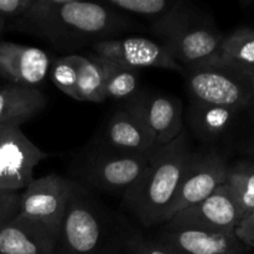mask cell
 Returning a JSON list of instances; mask_svg holds the SVG:
<instances>
[{
  "instance_id": "obj_3",
  "label": "cell",
  "mask_w": 254,
  "mask_h": 254,
  "mask_svg": "<svg viewBox=\"0 0 254 254\" xmlns=\"http://www.w3.org/2000/svg\"><path fill=\"white\" fill-rule=\"evenodd\" d=\"M130 228L93 192L71 180L55 254H123Z\"/></svg>"
},
{
  "instance_id": "obj_22",
  "label": "cell",
  "mask_w": 254,
  "mask_h": 254,
  "mask_svg": "<svg viewBox=\"0 0 254 254\" xmlns=\"http://www.w3.org/2000/svg\"><path fill=\"white\" fill-rule=\"evenodd\" d=\"M107 6L119 12L138 15L150 21V27L168 19L179 6L180 0H107Z\"/></svg>"
},
{
  "instance_id": "obj_2",
  "label": "cell",
  "mask_w": 254,
  "mask_h": 254,
  "mask_svg": "<svg viewBox=\"0 0 254 254\" xmlns=\"http://www.w3.org/2000/svg\"><path fill=\"white\" fill-rule=\"evenodd\" d=\"M191 151L186 130L168 145L158 146L138 181L122 196L124 210L143 227L166 222Z\"/></svg>"
},
{
  "instance_id": "obj_7",
  "label": "cell",
  "mask_w": 254,
  "mask_h": 254,
  "mask_svg": "<svg viewBox=\"0 0 254 254\" xmlns=\"http://www.w3.org/2000/svg\"><path fill=\"white\" fill-rule=\"evenodd\" d=\"M71 180L57 174L34 179L21 192L19 216L59 235L67 202Z\"/></svg>"
},
{
  "instance_id": "obj_11",
  "label": "cell",
  "mask_w": 254,
  "mask_h": 254,
  "mask_svg": "<svg viewBox=\"0 0 254 254\" xmlns=\"http://www.w3.org/2000/svg\"><path fill=\"white\" fill-rule=\"evenodd\" d=\"M93 54L133 69L161 68L184 73L166 47L156 40L141 36L113 37L91 46Z\"/></svg>"
},
{
  "instance_id": "obj_19",
  "label": "cell",
  "mask_w": 254,
  "mask_h": 254,
  "mask_svg": "<svg viewBox=\"0 0 254 254\" xmlns=\"http://www.w3.org/2000/svg\"><path fill=\"white\" fill-rule=\"evenodd\" d=\"M93 56L103 72V92L106 101L114 99L127 103L141 91L138 69L122 66L94 54Z\"/></svg>"
},
{
  "instance_id": "obj_18",
  "label": "cell",
  "mask_w": 254,
  "mask_h": 254,
  "mask_svg": "<svg viewBox=\"0 0 254 254\" xmlns=\"http://www.w3.org/2000/svg\"><path fill=\"white\" fill-rule=\"evenodd\" d=\"M242 113L243 111L237 108L213 106L190 99L188 123L195 136L203 143L210 144L230 131Z\"/></svg>"
},
{
  "instance_id": "obj_5",
  "label": "cell",
  "mask_w": 254,
  "mask_h": 254,
  "mask_svg": "<svg viewBox=\"0 0 254 254\" xmlns=\"http://www.w3.org/2000/svg\"><path fill=\"white\" fill-rule=\"evenodd\" d=\"M150 155L114 153L91 143L74 158L69 180L91 192L123 196L144 173Z\"/></svg>"
},
{
  "instance_id": "obj_31",
  "label": "cell",
  "mask_w": 254,
  "mask_h": 254,
  "mask_svg": "<svg viewBox=\"0 0 254 254\" xmlns=\"http://www.w3.org/2000/svg\"><path fill=\"white\" fill-rule=\"evenodd\" d=\"M250 251L251 250H248V248H247V250L242 251V252H240V253H237V254H250Z\"/></svg>"
},
{
  "instance_id": "obj_30",
  "label": "cell",
  "mask_w": 254,
  "mask_h": 254,
  "mask_svg": "<svg viewBox=\"0 0 254 254\" xmlns=\"http://www.w3.org/2000/svg\"><path fill=\"white\" fill-rule=\"evenodd\" d=\"M5 31H6V22H5L4 20L0 19V37H1V35L4 34Z\"/></svg>"
},
{
  "instance_id": "obj_13",
  "label": "cell",
  "mask_w": 254,
  "mask_h": 254,
  "mask_svg": "<svg viewBox=\"0 0 254 254\" xmlns=\"http://www.w3.org/2000/svg\"><path fill=\"white\" fill-rule=\"evenodd\" d=\"M155 238L175 254H237L247 250L236 235L170 222L160 226Z\"/></svg>"
},
{
  "instance_id": "obj_1",
  "label": "cell",
  "mask_w": 254,
  "mask_h": 254,
  "mask_svg": "<svg viewBox=\"0 0 254 254\" xmlns=\"http://www.w3.org/2000/svg\"><path fill=\"white\" fill-rule=\"evenodd\" d=\"M134 26L131 20L104 2L34 0L29 12L7 29L34 35L57 51H73L118 37Z\"/></svg>"
},
{
  "instance_id": "obj_25",
  "label": "cell",
  "mask_w": 254,
  "mask_h": 254,
  "mask_svg": "<svg viewBox=\"0 0 254 254\" xmlns=\"http://www.w3.org/2000/svg\"><path fill=\"white\" fill-rule=\"evenodd\" d=\"M123 254H175L155 237H148L130 228Z\"/></svg>"
},
{
  "instance_id": "obj_28",
  "label": "cell",
  "mask_w": 254,
  "mask_h": 254,
  "mask_svg": "<svg viewBox=\"0 0 254 254\" xmlns=\"http://www.w3.org/2000/svg\"><path fill=\"white\" fill-rule=\"evenodd\" d=\"M236 237L248 250L254 248V211L250 216L241 221L235 231Z\"/></svg>"
},
{
  "instance_id": "obj_26",
  "label": "cell",
  "mask_w": 254,
  "mask_h": 254,
  "mask_svg": "<svg viewBox=\"0 0 254 254\" xmlns=\"http://www.w3.org/2000/svg\"><path fill=\"white\" fill-rule=\"evenodd\" d=\"M34 0H0V19L10 25L20 21L31 9Z\"/></svg>"
},
{
  "instance_id": "obj_29",
  "label": "cell",
  "mask_w": 254,
  "mask_h": 254,
  "mask_svg": "<svg viewBox=\"0 0 254 254\" xmlns=\"http://www.w3.org/2000/svg\"><path fill=\"white\" fill-rule=\"evenodd\" d=\"M243 114H247L248 117V123L251 126V135L248 136L247 140H245V143L241 145V149H242L245 153H247L248 155L253 156L254 158V101L253 103L243 112Z\"/></svg>"
},
{
  "instance_id": "obj_9",
  "label": "cell",
  "mask_w": 254,
  "mask_h": 254,
  "mask_svg": "<svg viewBox=\"0 0 254 254\" xmlns=\"http://www.w3.org/2000/svg\"><path fill=\"white\" fill-rule=\"evenodd\" d=\"M226 159L213 149L191 151L166 222L176 213L205 200L223 184L227 173Z\"/></svg>"
},
{
  "instance_id": "obj_27",
  "label": "cell",
  "mask_w": 254,
  "mask_h": 254,
  "mask_svg": "<svg viewBox=\"0 0 254 254\" xmlns=\"http://www.w3.org/2000/svg\"><path fill=\"white\" fill-rule=\"evenodd\" d=\"M20 201L21 192H0V230L17 217Z\"/></svg>"
},
{
  "instance_id": "obj_23",
  "label": "cell",
  "mask_w": 254,
  "mask_h": 254,
  "mask_svg": "<svg viewBox=\"0 0 254 254\" xmlns=\"http://www.w3.org/2000/svg\"><path fill=\"white\" fill-rule=\"evenodd\" d=\"M76 101L102 103L106 101L103 92V72L93 54L79 55L78 81L76 87Z\"/></svg>"
},
{
  "instance_id": "obj_10",
  "label": "cell",
  "mask_w": 254,
  "mask_h": 254,
  "mask_svg": "<svg viewBox=\"0 0 254 254\" xmlns=\"http://www.w3.org/2000/svg\"><path fill=\"white\" fill-rule=\"evenodd\" d=\"M124 108L144 124L156 146L168 145L185 130L183 104L179 98L141 89L133 99L124 104Z\"/></svg>"
},
{
  "instance_id": "obj_24",
  "label": "cell",
  "mask_w": 254,
  "mask_h": 254,
  "mask_svg": "<svg viewBox=\"0 0 254 254\" xmlns=\"http://www.w3.org/2000/svg\"><path fill=\"white\" fill-rule=\"evenodd\" d=\"M79 69V55L71 54L67 56L59 57L52 61L50 67V77L55 86L74 99L76 97V87L78 81Z\"/></svg>"
},
{
  "instance_id": "obj_16",
  "label": "cell",
  "mask_w": 254,
  "mask_h": 254,
  "mask_svg": "<svg viewBox=\"0 0 254 254\" xmlns=\"http://www.w3.org/2000/svg\"><path fill=\"white\" fill-rule=\"evenodd\" d=\"M56 237L17 215L0 230V254H55Z\"/></svg>"
},
{
  "instance_id": "obj_21",
  "label": "cell",
  "mask_w": 254,
  "mask_h": 254,
  "mask_svg": "<svg viewBox=\"0 0 254 254\" xmlns=\"http://www.w3.org/2000/svg\"><path fill=\"white\" fill-rule=\"evenodd\" d=\"M223 185L237 202L245 220L254 211V161L240 160L228 165Z\"/></svg>"
},
{
  "instance_id": "obj_15",
  "label": "cell",
  "mask_w": 254,
  "mask_h": 254,
  "mask_svg": "<svg viewBox=\"0 0 254 254\" xmlns=\"http://www.w3.org/2000/svg\"><path fill=\"white\" fill-rule=\"evenodd\" d=\"M51 64L50 55L39 47L0 41V77L7 83L37 88Z\"/></svg>"
},
{
  "instance_id": "obj_8",
  "label": "cell",
  "mask_w": 254,
  "mask_h": 254,
  "mask_svg": "<svg viewBox=\"0 0 254 254\" xmlns=\"http://www.w3.org/2000/svg\"><path fill=\"white\" fill-rule=\"evenodd\" d=\"M49 154L17 127L0 126V192H21L34 180V169Z\"/></svg>"
},
{
  "instance_id": "obj_6",
  "label": "cell",
  "mask_w": 254,
  "mask_h": 254,
  "mask_svg": "<svg viewBox=\"0 0 254 254\" xmlns=\"http://www.w3.org/2000/svg\"><path fill=\"white\" fill-rule=\"evenodd\" d=\"M191 101L246 111L254 101V74L210 61L184 69Z\"/></svg>"
},
{
  "instance_id": "obj_12",
  "label": "cell",
  "mask_w": 254,
  "mask_h": 254,
  "mask_svg": "<svg viewBox=\"0 0 254 254\" xmlns=\"http://www.w3.org/2000/svg\"><path fill=\"white\" fill-rule=\"evenodd\" d=\"M242 220L243 216L237 202L222 184L207 198L176 213L168 222L235 235L236 228Z\"/></svg>"
},
{
  "instance_id": "obj_20",
  "label": "cell",
  "mask_w": 254,
  "mask_h": 254,
  "mask_svg": "<svg viewBox=\"0 0 254 254\" xmlns=\"http://www.w3.org/2000/svg\"><path fill=\"white\" fill-rule=\"evenodd\" d=\"M215 61L254 74V29L238 27L225 36Z\"/></svg>"
},
{
  "instance_id": "obj_4",
  "label": "cell",
  "mask_w": 254,
  "mask_h": 254,
  "mask_svg": "<svg viewBox=\"0 0 254 254\" xmlns=\"http://www.w3.org/2000/svg\"><path fill=\"white\" fill-rule=\"evenodd\" d=\"M151 32L160 37L161 44L183 69L215 61L225 39L211 20L198 16L196 9L186 2Z\"/></svg>"
},
{
  "instance_id": "obj_17",
  "label": "cell",
  "mask_w": 254,
  "mask_h": 254,
  "mask_svg": "<svg viewBox=\"0 0 254 254\" xmlns=\"http://www.w3.org/2000/svg\"><path fill=\"white\" fill-rule=\"evenodd\" d=\"M47 97L34 87L5 83L0 86V126L17 127L39 116Z\"/></svg>"
},
{
  "instance_id": "obj_14",
  "label": "cell",
  "mask_w": 254,
  "mask_h": 254,
  "mask_svg": "<svg viewBox=\"0 0 254 254\" xmlns=\"http://www.w3.org/2000/svg\"><path fill=\"white\" fill-rule=\"evenodd\" d=\"M92 144L129 155H149L158 146L144 124L123 107L114 112Z\"/></svg>"
}]
</instances>
